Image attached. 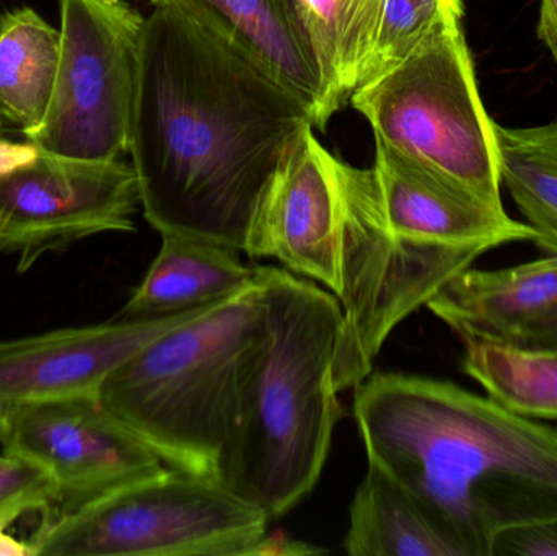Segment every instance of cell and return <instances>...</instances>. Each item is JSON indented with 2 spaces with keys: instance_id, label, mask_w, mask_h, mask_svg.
Segmentation results:
<instances>
[{
  "instance_id": "1",
  "label": "cell",
  "mask_w": 557,
  "mask_h": 556,
  "mask_svg": "<svg viewBox=\"0 0 557 556\" xmlns=\"http://www.w3.org/2000/svg\"><path fill=\"white\" fill-rule=\"evenodd\" d=\"M307 108L175 5L144 23L129 153L160 234L247 248L264 188Z\"/></svg>"
},
{
  "instance_id": "2",
  "label": "cell",
  "mask_w": 557,
  "mask_h": 556,
  "mask_svg": "<svg viewBox=\"0 0 557 556\" xmlns=\"http://www.w3.org/2000/svg\"><path fill=\"white\" fill-rule=\"evenodd\" d=\"M367 459L408 492L463 556L557 518V430L460 385L406 374L357 385Z\"/></svg>"
},
{
  "instance_id": "3",
  "label": "cell",
  "mask_w": 557,
  "mask_h": 556,
  "mask_svg": "<svg viewBox=\"0 0 557 556\" xmlns=\"http://www.w3.org/2000/svg\"><path fill=\"white\" fill-rule=\"evenodd\" d=\"M267 333L251 356L218 479L276 519L307 498L343 418L334 359L339 300L287 270L261 267Z\"/></svg>"
},
{
  "instance_id": "4",
  "label": "cell",
  "mask_w": 557,
  "mask_h": 556,
  "mask_svg": "<svg viewBox=\"0 0 557 556\" xmlns=\"http://www.w3.org/2000/svg\"><path fill=\"white\" fill-rule=\"evenodd\" d=\"M263 276L131 356L101 404L170 469L218 477L251 356L267 333Z\"/></svg>"
},
{
  "instance_id": "5",
  "label": "cell",
  "mask_w": 557,
  "mask_h": 556,
  "mask_svg": "<svg viewBox=\"0 0 557 556\" xmlns=\"http://www.w3.org/2000/svg\"><path fill=\"white\" fill-rule=\"evenodd\" d=\"M349 100L375 139L503 205L496 123L484 108L461 18L442 25Z\"/></svg>"
},
{
  "instance_id": "6",
  "label": "cell",
  "mask_w": 557,
  "mask_h": 556,
  "mask_svg": "<svg viewBox=\"0 0 557 556\" xmlns=\"http://www.w3.org/2000/svg\"><path fill=\"white\" fill-rule=\"evenodd\" d=\"M271 519L218 477L166 469L77 511L51 512L42 556H250Z\"/></svg>"
},
{
  "instance_id": "7",
  "label": "cell",
  "mask_w": 557,
  "mask_h": 556,
  "mask_svg": "<svg viewBox=\"0 0 557 556\" xmlns=\"http://www.w3.org/2000/svg\"><path fill=\"white\" fill-rule=\"evenodd\" d=\"M61 58L51 103L26 139L59 156L116 160L129 127L146 18L124 0H59Z\"/></svg>"
},
{
  "instance_id": "8",
  "label": "cell",
  "mask_w": 557,
  "mask_h": 556,
  "mask_svg": "<svg viewBox=\"0 0 557 556\" xmlns=\"http://www.w3.org/2000/svg\"><path fill=\"white\" fill-rule=\"evenodd\" d=\"M140 206L133 163L59 156L0 178V254L16 255L20 273L45 255L111 232H134Z\"/></svg>"
},
{
  "instance_id": "9",
  "label": "cell",
  "mask_w": 557,
  "mask_h": 556,
  "mask_svg": "<svg viewBox=\"0 0 557 556\" xmlns=\"http://www.w3.org/2000/svg\"><path fill=\"white\" fill-rule=\"evenodd\" d=\"M2 450L48 475L51 512L77 511L169 469L98 395L18 405Z\"/></svg>"
},
{
  "instance_id": "10",
  "label": "cell",
  "mask_w": 557,
  "mask_h": 556,
  "mask_svg": "<svg viewBox=\"0 0 557 556\" xmlns=\"http://www.w3.org/2000/svg\"><path fill=\"white\" fill-rule=\"evenodd\" d=\"M376 140L375 172L393 235L419 254L486 251L535 240L529 224L460 183Z\"/></svg>"
},
{
  "instance_id": "11",
  "label": "cell",
  "mask_w": 557,
  "mask_h": 556,
  "mask_svg": "<svg viewBox=\"0 0 557 556\" xmlns=\"http://www.w3.org/2000/svg\"><path fill=\"white\" fill-rule=\"evenodd\" d=\"M212 306L169 319H114L0 342V401L18 407L97 397L108 378L131 356Z\"/></svg>"
},
{
  "instance_id": "12",
  "label": "cell",
  "mask_w": 557,
  "mask_h": 556,
  "mask_svg": "<svg viewBox=\"0 0 557 556\" xmlns=\"http://www.w3.org/2000/svg\"><path fill=\"white\" fill-rule=\"evenodd\" d=\"M428 309L465 339L516 343L557 309V255L500 270H473L448 281Z\"/></svg>"
},
{
  "instance_id": "13",
  "label": "cell",
  "mask_w": 557,
  "mask_h": 556,
  "mask_svg": "<svg viewBox=\"0 0 557 556\" xmlns=\"http://www.w3.org/2000/svg\"><path fill=\"white\" fill-rule=\"evenodd\" d=\"M175 5L297 98L313 127L331 120L323 88L277 0H149Z\"/></svg>"
},
{
  "instance_id": "14",
  "label": "cell",
  "mask_w": 557,
  "mask_h": 556,
  "mask_svg": "<svg viewBox=\"0 0 557 556\" xmlns=\"http://www.w3.org/2000/svg\"><path fill=\"white\" fill-rule=\"evenodd\" d=\"M218 242L162 234V247L117 320H157L212 306L257 283L260 267Z\"/></svg>"
},
{
  "instance_id": "15",
  "label": "cell",
  "mask_w": 557,
  "mask_h": 556,
  "mask_svg": "<svg viewBox=\"0 0 557 556\" xmlns=\"http://www.w3.org/2000/svg\"><path fill=\"white\" fill-rule=\"evenodd\" d=\"M323 88L331 116L344 107L375 41L385 0H277Z\"/></svg>"
},
{
  "instance_id": "16",
  "label": "cell",
  "mask_w": 557,
  "mask_h": 556,
  "mask_svg": "<svg viewBox=\"0 0 557 556\" xmlns=\"http://www.w3.org/2000/svg\"><path fill=\"white\" fill-rule=\"evenodd\" d=\"M350 556H463L421 505L369 462L349 509Z\"/></svg>"
},
{
  "instance_id": "17",
  "label": "cell",
  "mask_w": 557,
  "mask_h": 556,
  "mask_svg": "<svg viewBox=\"0 0 557 556\" xmlns=\"http://www.w3.org/2000/svg\"><path fill=\"white\" fill-rule=\"evenodd\" d=\"M61 58V29L29 7L0 13V131L23 136L45 120Z\"/></svg>"
},
{
  "instance_id": "18",
  "label": "cell",
  "mask_w": 557,
  "mask_h": 556,
  "mask_svg": "<svg viewBox=\"0 0 557 556\" xmlns=\"http://www.w3.org/2000/svg\"><path fill=\"white\" fill-rule=\"evenodd\" d=\"M463 371L487 397L530 420L557 421V348L465 339Z\"/></svg>"
},
{
  "instance_id": "19",
  "label": "cell",
  "mask_w": 557,
  "mask_h": 556,
  "mask_svg": "<svg viewBox=\"0 0 557 556\" xmlns=\"http://www.w3.org/2000/svg\"><path fill=\"white\" fill-rule=\"evenodd\" d=\"M496 134L500 182L535 231L533 244L557 255V120L520 129L496 124Z\"/></svg>"
},
{
  "instance_id": "20",
  "label": "cell",
  "mask_w": 557,
  "mask_h": 556,
  "mask_svg": "<svg viewBox=\"0 0 557 556\" xmlns=\"http://www.w3.org/2000/svg\"><path fill=\"white\" fill-rule=\"evenodd\" d=\"M454 18H463L461 0H385L375 41L356 88L401 64L429 36Z\"/></svg>"
},
{
  "instance_id": "21",
  "label": "cell",
  "mask_w": 557,
  "mask_h": 556,
  "mask_svg": "<svg viewBox=\"0 0 557 556\" xmlns=\"http://www.w3.org/2000/svg\"><path fill=\"white\" fill-rule=\"evenodd\" d=\"M52 502V483L42 470L0 454V528L28 512H48Z\"/></svg>"
},
{
  "instance_id": "22",
  "label": "cell",
  "mask_w": 557,
  "mask_h": 556,
  "mask_svg": "<svg viewBox=\"0 0 557 556\" xmlns=\"http://www.w3.org/2000/svg\"><path fill=\"white\" fill-rule=\"evenodd\" d=\"M507 555L557 556V518L503 532L494 541L491 556Z\"/></svg>"
},
{
  "instance_id": "23",
  "label": "cell",
  "mask_w": 557,
  "mask_h": 556,
  "mask_svg": "<svg viewBox=\"0 0 557 556\" xmlns=\"http://www.w3.org/2000/svg\"><path fill=\"white\" fill-rule=\"evenodd\" d=\"M39 152H41V146L33 140L13 143V140L0 137V178L35 162Z\"/></svg>"
},
{
  "instance_id": "24",
  "label": "cell",
  "mask_w": 557,
  "mask_h": 556,
  "mask_svg": "<svg viewBox=\"0 0 557 556\" xmlns=\"http://www.w3.org/2000/svg\"><path fill=\"white\" fill-rule=\"evenodd\" d=\"M326 552L321 548L311 547L305 542L294 541L285 538L284 534H267L261 539L260 544L253 548L250 556H297V555H321Z\"/></svg>"
},
{
  "instance_id": "25",
  "label": "cell",
  "mask_w": 557,
  "mask_h": 556,
  "mask_svg": "<svg viewBox=\"0 0 557 556\" xmlns=\"http://www.w3.org/2000/svg\"><path fill=\"white\" fill-rule=\"evenodd\" d=\"M510 345L532 346V348H557V309L543 317L525 330L516 343Z\"/></svg>"
},
{
  "instance_id": "26",
  "label": "cell",
  "mask_w": 557,
  "mask_h": 556,
  "mask_svg": "<svg viewBox=\"0 0 557 556\" xmlns=\"http://www.w3.org/2000/svg\"><path fill=\"white\" fill-rule=\"evenodd\" d=\"M539 36L557 62V0H540Z\"/></svg>"
},
{
  "instance_id": "27",
  "label": "cell",
  "mask_w": 557,
  "mask_h": 556,
  "mask_svg": "<svg viewBox=\"0 0 557 556\" xmlns=\"http://www.w3.org/2000/svg\"><path fill=\"white\" fill-rule=\"evenodd\" d=\"M5 528H0V556H36L35 548L29 542H22L5 534Z\"/></svg>"
},
{
  "instance_id": "28",
  "label": "cell",
  "mask_w": 557,
  "mask_h": 556,
  "mask_svg": "<svg viewBox=\"0 0 557 556\" xmlns=\"http://www.w3.org/2000/svg\"><path fill=\"white\" fill-rule=\"evenodd\" d=\"M15 405L5 404L0 401V446L3 441L7 440V434L10 431V424H12L13 413H15Z\"/></svg>"
}]
</instances>
